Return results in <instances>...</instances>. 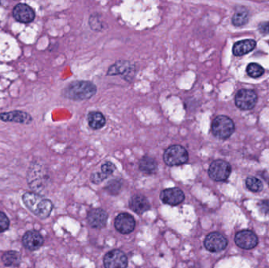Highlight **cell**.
<instances>
[{
	"instance_id": "5b68a950",
	"label": "cell",
	"mask_w": 269,
	"mask_h": 268,
	"mask_svg": "<svg viewBox=\"0 0 269 268\" xmlns=\"http://www.w3.org/2000/svg\"><path fill=\"white\" fill-rule=\"evenodd\" d=\"M189 155L187 149L180 145H172L168 147L163 154V160L168 166L184 165L188 161Z\"/></svg>"
},
{
	"instance_id": "8fae6325",
	"label": "cell",
	"mask_w": 269,
	"mask_h": 268,
	"mask_svg": "<svg viewBox=\"0 0 269 268\" xmlns=\"http://www.w3.org/2000/svg\"><path fill=\"white\" fill-rule=\"evenodd\" d=\"M0 120L27 125L33 121V118L27 112L22 111V110H12L10 112L1 113Z\"/></svg>"
},
{
	"instance_id": "4fadbf2b",
	"label": "cell",
	"mask_w": 269,
	"mask_h": 268,
	"mask_svg": "<svg viewBox=\"0 0 269 268\" xmlns=\"http://www.w3.org/2000/svg\"><path fill=\"white\" fill-rule=\"evenodd\" d=\"M235 241L241 249H251L258 245V238L253 231L244 230L236 234Z\"/></svg>"
},
{
	"instance_id": "9c48e42d",
	"label": "cell",
	"mask_w": 269,
	"mask_h": 268,
	"mask_svg": "<svg viewBox=\"0 0 269 268\" xmlns=\"http://www.w3.org/2000/svg\"><path fill=\"white\" fill-rule=\"evenodd\" d=\"M105 268H127L128 258L119 249L110 251L104 257Z\"/></svg>"
},
{
	"instance_id": "f1b7e54d",
	"label": "cell",
	"mask_w": 269,
	"mask_h": 268,
	"mask_svg": "<svg viewBox=\"0 0 269 268\" xmlns=\"http://www.w3.org/2000/svg\"><path fill=\"white\" fill-rule=\"evenodd\" d=\"M108 177H106L105 175L101 172H99V173H94L91 176V181L95 184H100L101 182H103L104 180L106 179Z\"/></svg>"
},
{
	"instance_id": "6da1fadb",
	"label": "cell",
	"mask_w": 269,
	"mask_h": 268,
	"mask_svg": "<svg viewBox=\"0 0 269 268\" xmlns=\"http://www.w3.org/2000/svg\"><path fill=\"white\" fill-rule=\"evenodd\" d=\"M22 201L28 209L40 219L49 217L54 208L51 200L46 199L43 196L34 192L25 193L22 195Z\"/></svg>"
},
{
	"instance_id": "9a60e30c",
	"label": "cell",
	"mask_w": 269,
	"mask_h": 268,
	"mask_svg": "<svg viewBox=\"0 0 269 268\" xmlns=\"http://www.w3.org/2000/svg\"><path fill=\"white\" fill-rule=\"evenodd\" d=\"M160 198L163 203L169 206H177L184 201L185 196L179 188H169L161 193Z\"/></svg>"
},
{
	"instance_id": "ba28073f",
	"label": "cell",
	"mask_w": 269,
	"mask_h": 268,
	"mask_svg": "<svg viewBox=\"0 0 269 268\" xmlns=\"http://www.w3.org/2000/svg\"><path fill=\"white\" fill-rule=\"evenodd\" d=\"M135 65L125 60H120L117 61L114 65L109 67L107 72L108 76H115V75H122L126 81H132L135 75Z\"/></svg>"
},
{
	"instance_id": "3957f363",
	"label": "cell",
	"mask_w": 269,
	"mask_h": 268,
	"mask_svg": "<svg viewBox=\"0 0 269 268\" xmlns=\"http://www.w3.org/2000/svg\"><path fill=\"white\" fill-rule=\"evenodd\" d=\"M48 180V175L43 165L37 162L32 163L28 171L27 182L34 193L42 195L46 190Z\"/></svg>"
},
{
	"instance_id": "d4e9b609",
	"label": "cell",
	"mask_w": 269,
	"mask_h": 268,
	"mask_svg": "<svg viewBox=\"0 0 269 268\" xmlns=\"http://www.w3.org/2000/svg\"><path fill=\"white\" fill-rule=\"evenodd\" d=\"M246 73L253 78H258L265 73L263 68L257 63H250L246 68Z\"/></svg>"
},
{
	"instance_id": "7c38bea8",
	"label": "cell",
	"mask_w": 269,
	"mask_h": 268,
	"mask_svg": "<svg viewBox=\"0 0 269 268\" xmlns=\"http://www.w3.org/2000/svg\"><path fill=\"white\" fill-rule=\"evenodd\" d=\"M44 243L43 235L35 230L26 231L22 237L23 246L28 250L35 251L40 249Z\"/></svg>"
},
{
	"instance_id": "277c9868",
	"label": "cell",
	"mask_w": 269,
	"mask_h": 268,
	"mask_svg": "<svg viewBox=\"0 0 269 268\" xmlns=\"http://www.w3.org/2000/svg\"><path fill=\"white\" fill-rule=\"evenodd\" d=\"M235 131L234 122L228 116L220 115L213 119L212 132L219 139H227Z\"/></svg>"
},
{
	"instance_id": "52a82bcc",
	"label": "cell",
	"mask_w": 269,
	"mask_h": 268,
	"mask_svg": "<svg viewBox=\"0 0 269 268\" xmlns=\"http://www.w3.org/2000/svg\"><path fill=\"white\" fill-rule=\"evenodd\" d=\"M235 102L240 110H251L258 102V94L250 89H241L236 94Z\"/></svg>"
},
{
	"instance_id": "ac0fdd59",
	"label": "cell",
	"mask_w": 269,
	"mask_h": 268,
	"mask_svg": "<svg viewBox=\"0 0 269 268\" xmlns=\"http://www.w3.org/2000/svg\"><path fill=\"white\" fill-rule=\"evenodd\" d=\"M129 208L134 212L138 214H143L150 208L149 201L145 196L136 194L132 197L129 201Z\"/></svg>"
},
{
	"instance_id": "484cf974",
	"label": "cell",
	"mask_w": 269,
	"mask_h": 268,
	"mask_svg": "<svg viewBox=\"0 0 269 268\" xmlns=\"http://www.w3.org/2000/svg\"><path fill=\"white\" fill-rule=\"evenodd\" d=\"M121 186H122V183H121V180L113 179L107 184L105 190H107L109 194L115 195L119 193Z\"/></svg>"
},
{
	"instance_id": "30bf717a",
	"label": "cell",
	"mask_w": 269,
	"mask_h": 268,
	"mask_svg": "<svg viewBox=\"0 0 269 268\" xmlns=\"http://www.w3.org/2000/svg\"><path fill=\"white\" fill-rule=\"evenodd\" d=\"M204 245L207 250L212 253H219L226 248L228 241L221 233L213 232L207 235Z\"/></svg>"
},
{
	"instance_id": "8992f818",
	"label": "cell",
	"mask_w": 269,
	"mask_h": 268,
	"mask_svg": "<svg viewBox=\"0 0 269 268\" xmlns=\"http://www.w3.org/2000/svg\"><path fill=\"white\" fill-rule=\"evenodd\" d=\"M232 168L231 165L223 160L213 161L209 166V176L216 182H224L230 176Z\"/></svg>"
},
{
	"instance_id": "603a6c76",
	"label": "cell",
	"mask_w": 269,
	"mask_h": 268,
	"mask_svg": "<svg viewBox=\"0 0 269 268\" xmlns=\"http://www.w3.org/2000/svg\"><path fill=\"white\" fill-rule=\"evenodd\" d=\"M250 14L245 8H240L232 17V22L235 26H245L249 22Z\"/></svg>"
},
{
	"instance_id": "e0dca14e",
	"label": "cell",
	"mask_w": 269,
	"mask_h": 268,
	"mask_svg": "<svg viewBox=\"0 0 269 268\" xmlns=\"http://www.w3.org/2000/svg\"><path fill=\"white\" fill-rule=\"evenodd\" d=\"M108 214L105 210L96 208L89 211L88 215V222L91 227L95 229H102L106 225Z\"/></svg>"
},
{
	"instance_id": "7a4b0ae2",
	"label": "cell",
	"mask_w": 269,
	"mask_h": 268,
	"mask_svg": "<svg viewBox=\"0 0 269 268\" xmlns=\"http://www.w3.org/2000/svg\"><path fill=\"white\" fill-rule=\"evenodd\" d=\"M96 91L97 88L92 81H76L67 85L62 91V95L73 101H84L92 98Z\"/></svg>"
},
{
	"instance_id": "d6986e66",
	"label": "cell",
	"mask_w": 269,
	"mask_h": 268,
	"mask_svg": "<svg viewBox=\"0 0 269 268\" xmlns=\"http://www.w3.org/2000/svg\"><path fill=\"white\" fill-rule=\"evenodd\" d=\"M255 40L254 39H244L235 43L232 47V53L235 56H242L250 53L256 47Z\"/></svg>"
},
{
	"instance_id": "4316f807",
	"label": "cell",
	"mask_w": 269,
	"mask_h": 268,
	"mask_svg": "<svg viewBox=\"0 0 269 268\" xmlns=\"http://www.w3.org/2000/svg\"><path fill=\"white\" fill-rule=\"evenodd\" d=\"M10 227V219H8L6 214L0 211V233L7 231Z\"/></svg>"
},
{
	"instance_id": "44dd1931",
	"label": "cell",
	"mask_w": 269,
	"mask_h": 268,
	"mask_svg": "<svg viewBox=\"0 0 269 268\" xmlns=\"http://www.w3.org/2000/svg\"><path fill=\"white\" fill-rule=\"evenodd\" d=\"M2 261L5 266L18 267L22 261V257L17 251H7L2 255Z\"/></svg>"
},
{
	"instance_id": "5bb4252c",
	"label": "cell",
	"mask_w": 269,
	"mask_h": 268,
	"mask_svg": "<svg viewBox=\"0 0 269 268\" xmlns=\"http://www.w3.org/2000/svg\"><path fill=\"white\" fill-rule=\"evenodd\" d=\"M12 15L16 21L21 23H30L35 18V11L27 4L19 3L13 9Z\"/></svg>"
},
{
	"instance_id": "2e32d148",
	"label": "cell",
	"mask_w": 269,
	"mask_h": 268,
	"mask_svg": "<svg viewBox=\"0 0 269 268\" xmlns=\"http://www.w3.org/2000/svg\"><path fill=\"white\" fill-rule=\"evenodd\" d=\"M114 226L117 231L121 234H129L134 231L135 227V220L131 215L121 213L117 215L114 222Z\"/></svg>"
},
{
	"instance_id": "83f0119b",
	"label": "cell",
	"mask_w": 269,
	"mask_h": 268,
	"mask_svg": "<svg viewBox=\"0 0 269 268\" xmlns=\"http://www.w3.org/2000/svg\"><path fill=\"white\" fill-rule=\"evenodd\" d=\"M115 165L112 162H105V164L101 165V172L105 175L106 177H109L110 175L113 174V172L115 171Z\"/></svg>"
},
{
	"instance_id": "4dcf8cb0",
	"label": "cell",
	"mask_w": 269,
	"mask_h": 268,
	"mask_svg": "<svg viewBox=\"0 0 269 268\" xmlns=\"http://www.w3.org/2000/svg\"><path fill=\"white\" fill-rule=\"evenodd\" d=\"M258 30L262 34H269V22H261L258 26Z\"/></svg>"
},
{
	"instance_id": "f546056e",
	"label": "cell",
	"mask_w": 269,
	"mask_h": 268,
	"mask_svg": "<svg viewBox=\"0 0 269 268\" xmlns=\"http://www.w3.org/2000/svg\"><path fill=\"white\" fill-rule=\"evenodd\" d=\"M260 211H262V213L265 215H267L269 213V200H264L258 204Z\"/></svg>"
},
{
	"instance_id": "7402d4cb",
	"label": "cell",
	"mask_w": 269,
	"mask_h": 268,
	"mask_svg": "<svg viewBox=\"0 0 269 268\" xmlns=\"http://www.w3.org/2000/svg\"><path fill=\"white\" fill-rule=\"evenodd\" d=\"M138 167L142 173L146 174H153L158 169V163L152 157L146 156L141 159Z\"/></svg>"
},
{
	"instance_id": "ffe728a7",
	"label": "cell",
	"mask_w": 269,
	"mask_h": 268,
	"mask_svg": "<svg viewBox=\"0 0 269 268\" xmlns=\"http://www.w3.org/2000/svg\"><path fill=\"white\" fill-rule=\"evenodd\" d=\"M88 124L90 127L93 130H100L106 123L105 116L101 112L93 111L88 114Z\"/></svg>"
},
{
	"instance_id": "cb8c5ba5",
	"label": "cell",
	"mask_w": 269,
	"mask_h": 268,
	"mask_svg": "<svg viewBox=\"0 0 269 268\" xmlns=\"http://www.w3.org/2000/svg\"><path fill=\"white\" fill-rule=\"evenodd\" d=\"M246 185L248 189L252 192H260L263 189V185L261 180L254 177L246 179Z\"/></svg>"
}]
</instances>
